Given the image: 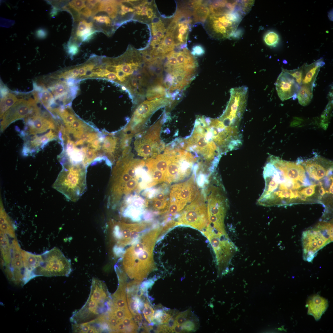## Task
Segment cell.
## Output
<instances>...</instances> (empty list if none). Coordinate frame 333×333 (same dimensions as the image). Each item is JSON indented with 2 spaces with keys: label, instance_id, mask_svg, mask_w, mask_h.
Instances as JSON below:
<instances>
[{
  "label": "cell",
  "instance_id": "obj_1",
  "mask_svg": "<svg viewBox=\"0 0 333 333\" xmlns=\"http://www.w3.org/2000/svg\"><path fill=\"white\" fill-rule=\"evenodd\" d=\"M263 174L265 186L258 204L270 206L302 202L299 191L306 186V182L287 178L269 161L264 167Z\"/></svg>",
  "mask_w": 333,
  "mask_h": 333
},
{
  "label": "cell",
  "instance_id": "obj_2",
  "mask_svg": "<svg viewBox=\"0 0 333 333\" xmlns=\"http://www.w3.org/2000/svg\"><path fill=\"white\" fill-rule=\"evenodd\" d=\"M159 233L157 228L149 231L140 236L125 251L121 261L130 278L142 281L155 269L153 250Z\"/></svg>",
  "mask_w": 333,
  "mask_h": 333
},
{
  "label": "cell",
  "instance_id": "obj_3",
  "mask_svg": "<svg viewBox=\"0 0 333 333\" xmlns=\"http://www.w3.org/2000/svg\"><path fill=\"white\" fill-rule=\"evenodd\" d=\"M112 303V298L105 284L93 278L87 301L81 309L73 312L70 321L72 324H78L94 320L106 314Z\"/></svg>",
  "mask_w": 333,
  "mask_h": 333
},
{
  "label": "cell",
  "instance_id": "obj_4",
  "mask_svg": "<svg viewBox=\"0 0 333 333\" xmlns=\"http://www.w3.org/2000/svg\"><path fill=\"white\" fill-rule=\"evenodd\" d=\"M63 164V169L53 187L68 199L75 202L86 189V167L82 163H74L69 161Z\"/></svg>",
  "mask_w": 333,
  "mask_h": 333
},
{
  "label": "cell",
  "instance_id": "obj_5",
  "mask_svg": "<svg viewBox=\"0 0 333 333\" xmlns=\"http://www.w3.org/2000/svg\"><path fill=\"white\" fill-rule=\"evenodd\" d=\"M333 241V225L322 222L303 232L302 242L303 259L311 262L317 252Z\"/></svg>",
  "mask_w": 333,
  "mask_h": 333
},
{
  "label": "cell",
  "instance_id": "obj_6",
  "mask_svg": "<svg viewBox=\"0 0 333 333\" xmlns=\"http://www.w3.org/2000/svg\"><path fill=\"white\" fill-rule=\"evenodd\" d=\"M243 15L238 10L222 14H210L205 23V29L213 38L227 39L236 30Z\"/></svg>",
  "mask_w": 333,
  "mask_h": 333
},
{
  "label": "cell",
  "instance_id": "obj_7",
  "mask_svg": "<svg viewBox=\"0 0 333 333\" xmlns=\"http://www.w3.org/2000/svg\"><path fill=\"white\" fill-rule=\"evenodd\" d=\"M41 255L42 260L38 270V276L68 277L70 274L71 261L58 248L54 247Z\"/></svg>",
  "mask_w": 333,
  "mask_h": 333
},
{
  "label": "cell",
  "instance_id": "obj_8",
  "mask_svg": "<svg viewBox=\"0 0 333 333\" xmlns=\"http://www.w3.org/2000/svg\"><path fill=\"white\" fill-rule=\"evenodd\" d=\"M248 88L245 86L233 88L226 109L219 119L226 126L239 128L247 104Z\"/></svg>",
  "mask_w": 333,
  "mask_h": 333
},
{
  "label": "cell",
  "instance_id": "obj_9",
  "mask_svg": "<svg viewBox=\"0 0 333 333\" xmlns=\"http://www.w3.org/2000/svg\"><path fill=\"white\" fill-rule=\"evenodd\" d=\"M208 224L207 208L199 193L195 200L185 209L175 225L189 226L201 230L207 227Z\"/></svg>",
  "mask_w": 333,
  "mask_h": 333
},
{
  "label": "cell",
  "instance_id": "obj_10",
  "mask_svg": "<svg viewBox=\"0 0 333 333\" xmlns=\"http://www.w3.org/2000/svg\"><path fill=\"white\" fill-rule=\"evenodd\" d=\"M113 228V236L116 242V251L130 244L140 236L146 228L143 224H126L114 223Z\"/></svg>",
  "mask_w": 333,
  "mask_h": 333
},
{
  "label": "cell",
  "instance_id": "obj_11",
  "mask_svg": "<svg viewBox=\"0 0 333 333\" xmlns=\"http://www.w3.org/2000/svg\"><path fill=\"white\" fill-rule=\"evenodd\" d=\"M202 232L211 245L219 263L223 262L232 257L235 248L229 238L218 236L209 226H207Z\"/></svg>",
  "mask_w": 333,
  "mask_h": 333
},
{
  "label": "cell",
  "instance_id": "obj_12",
  "mask_svg": "<svg viewBox=\"0 0 333 333\" xmlns=\"http://www.w3.org/2000/svg\"><path fill=\"white\" fill-rule=\"evenodd\" d=\"M37 107L35 101L32 98L28 100L22 99L18 100L1 118V130H4L14 121L27 117Z\"/></svg>",
  "mask_w": 333,
  "mask_h": 333
},
{
  "label": "cell",
  "instance_id": "obj_13",
  "mask_svg": "<svg viewBox=\"0 0 333 333\" xmlns=\"http://www.w3.org/2000/svg\"><path fill=\"white\" fill-rule=\"evenodd\" d=\"M193 20L191 17L176 12L167 31L172 34L175 47L187 46V41Z\"/></svg>",
  "mask_w": 333,
  "mask_h": 333
},
{
  "label": "cell",
  "instance_id": "obj_14",
  "mask_svg": "<svg viewBox=\"0 0 333 333\" xmlns=\"http://www.w3.org/2000/svg\"><path fill=\"white\" fill-rule=\"evenodd\" d=\"M168 104V100L162 98L149 101H145L136 109L126 129L128 130L137 129L142 124L148 117L158 108Z\"/></svg>",
  "mask_w": 333,
  "mask_h": 333
},
{
  "label": "cell",
  "instance_id": "obj_15",
  "mask_svg": "<svg viewBox=\"0 0 333 333\" xmlns=\"http://www.w3.org/2000/svg\"><path fill=\"white\" fill-rule=\"evenodd\" d=\"M198 189L194 176L186 182L173 186L171 189L170 201L178 202L184 206L197 197Z\"/></svg>",
  "mask_w": 333,
  "mask_h": 333
},
{
  "label": "cell",
  "instance_id": "obj_16",
  "mask_svg": "<svg viewBox=\"0 0 333 333\" xmlns=\"http://www.w3.org/2000/svg\"><path fill=\"white\" fill-rule=\"evenodd\" d=\"M275 85L278 95L283 101L297 94L301 87L294 78L283 68L277 78Z\"/></svg>",
  "mask_w": 333,
  "mask_h": 333
},
{
  "label": "cell",
  "instance_id": "obj_17",
  "mask_svg": "<svg viewBox=\"0 0 333 333\" xmlns=\"http://www.w3.org/2000/svg\"><path fill=\"white\" fill-rule=\"evenodd\" d=\"M27 117L26 121L29 124V132L31 134L43 133L55 128L53 119L41 115L39 109L34 111L32 115Z\"/></svg>",
  "mask_w": 333,
  "mask_h": 333
},
{
  "label": "cell",
  "instance_id": "obj_18",
  "mask_svg": "<svg viewBox=\"0 0 333 333\" xmlns=\"http://www.w3.org/2000/svg\"><path fill=\"white\" fill-rule=\"evenodd\" d=\"M303 166L311 180L319 181L332 177V168L327 169L317 161H307L303 163Z\"/></svg>",
  "mask_w": 333,
  "mask_h": 333
},
{
  "label": "cell",
  "instance_id": "obj_19",
  "mask_svg": "<svg viewBox=\"0 0 333 333\" xmlns=\"http://www.w3.org/2000/svg\"><path fill=\"white\" fill-rule=\"evenodd\" d=\"M325 64L321 58L310 64H304L302 66V85L313 87L320 67Z\"/></svg>",
  "mask_w": 333,
  "mask_h": 333
},
{
  "label": "cell",
  "instance_id": "obj_20",
  "mask_svg": "<svg viewBox=\"0 0 333 333\" xmlns=\"http://www.w3.org/2000/svg\"><path fill=\"white\" fill-rule=\"evenodd\" d=\"M306 305L308 307V314L318 320L327 309L328 303L325 298L315 295L309 298Z\"/></svg>",
  "mask_w": 333,
  "mask_h": 333
},
{
  "label": "cell",
  "instance_id": "obj_21",
  "mask_svg": "<svg viewBox=\"0 0 333 333\" xmlns=\"http://www.w3.org/2000/svg\"><path fill=\"white\" fill-rule=\"evenodd\" d=\"M34 88L33 94L35 102H40L47 109H50L55 101L52 93L43 84L41 86L34 84Z\"/></svg>",
  "mask_w": 333,
  "mask_h": 333
},
{
  "label": "cell",
  "instance_id": "obj_22",
  "mask_svg": "<svg viewBox=\"0 0 333 333\" xmlns=\"http://www.w3.org/2000/svg\"><path fill=\"white\" fill-rule=\"evenodd\" d=\"M125 290V286H118L117 290L112 295L111 306L113 308L122 310L128 309L126 298Z\"/></svg>",
  "mask_w": 333,
  "mask_h": 333
},
{
  "label": "cell",
  "instance_id": "obj_23",
  "mask_svg": "<svg viewBox=\"0 0 333 333\" xmlns=\"http://www.w3.org/2000/svg\"><path fill=\"white\" fill-rule=\"evenodd\" d=\"M68 86L64 81H56L47 84V87L56 99L64 98L68 93Z\"/></svg>",
  "mask_w": 333,
  "mask_h": 333
},
{
  "label": "cell",
  "instance_id": "obj_24",
  "mask_svg": "<svg viewBox=\"0 0 333 333\" xmlns=\"http://www.w3.org/2000/svg\"><path fill=\"white\" fill-rule=\"evenodd\" d=\"M210 14L209 8L207 2H202L198 5L194 10L192 17L193 21L195 23H204Z\"/></svg>",
  "mask_w": 333,
  "mask_h": 333
},
{
  "label": "cell",
  "instance_id": "obj_25",
  "mask_svg": "<svg viewBox=\"0 0 333 333\" xmlns=\"http://www.w3.org/2000/svg\"><path fill=\"white\" fill-rule=\"evenodd\" d=\"M313 87L306 85H302L297 94V97L299 103L302 106L308 105L313 97Z\"/></svg>",
  "mask_w": 333,
  "mask_h": 333
},
{
  "label": "cell",
  "instance_id": "obj_26",
  "mask_svg": "<svg viewBox=\"0 0 333 333\" xmlns=\"http://www.w3.org/2000/svg\"><path fill=\"white\" fill-rule=\"evenodd\" d=\"M1 97L0 118H1L5 112L18 100L14 94L9 92Z\"/></svg>",
  "mask_w": 333,
  "mask_h": 333
},
{
  "label": "cell",
  "instance_id": "obj_27",
  "mask_svg": "<svg viewBox=\"0 0 333 333\" xmlns=\"http://www.w3.org/2000/svg\"><path fill=\"white\" fill-rule=\"evenodd\" d=\"M99 11H105L111 18H114L117 12V6L115 1H102L100 2L98 8Z\"/></svg>",
  "mask_w": 333,
  "mask_h": 333
},
{
  "label": "cell",
  "instance_id": "obj_28",
  "mask_svg": "<svg viewBox=\"0 0 333 333\" xmlns=\"http://www.w3.org/2000/svg\"><path fill=\"white\" fill-rule=\"evenodd\" d=\"M159 46L163 50L166 54H168L174 49L175 45L171 32L167 31L161 43L159 44Z\"/></svg>",
  "mask_w": 333,
  "mask_h": 333
},
{
  "label": "cell",
  "instance_id": "obj_29",
  "mask_svg": "<svg viewBox=\"0 0 333 333\" xmlns=\"http://www.w3.org/2000/svg\"><path fill=\"white\" fill-rule=\"evenodd\" d=\"M118 140V138L113 136H107L104 138L102 145L103 152L107 155H112L115 150Z\"/></svg>",
  "mask_w": 333,
  "mask_h": 333
},
{
  "label": "cell",
  "instance_id": "obj_30",
  "mask_svg": "<svg viewBox=\"0 0 333 333\" xmlns=\"http://www.w3.org/2000/svg\"><path fill=\"white\" fill-rule=\"evenodd\" d=\"M56 136V132L53 131L51 130L48 132L43 135L39 137L35 138L31 141V145L32 147L38 146L43 143L53 139Z\"/></svg>",
  "mask_w": 333,
  "mask_h": 333
},
{
  "label": "cell",
  "instance_id": "obj_31",
  "mask_svg": "<svg viewBox=\"0 0 333 333\" xmlns=\"http://www.w3.org/2000/svg\"><path fill=\"white\" fill-rule=\"evenodd\" d=\"M279 40L278 35L273 31L267 32L264 37V40L266 44L272 47L276 46L279 43Z\"/></svg>",
  "mask_w": 333,
  "mask_h": 333
},
{
  "label": "cell",
  "instance_id": "obj_32",
  "mask_svg": "<svg viewBox=\"0 0 333 333\" xmlns=\"http://www.w3.org/2000/svg\"><path fill=\"white\" fill-rule=\"evenodd\" d=\"M127 297L128 306L133 315L139 313L138 311L140 310L141 304L138 297L135 296L132 298L128 295H127Z\"/></svg>",
  "mask_w": 333,
  "mask_h": 333
},
{
  "label": "cell",
  "instance_id": "obj_33",
  "mask_svg": "<svg viewBox=\"0 0 333 333\" xmlns=\"http://www.w3.org/2000/svg\"><path fill=\"white\" fill-rule=\"evenodd\" d=\"M148 171L153 180L152 182L149 184V186L165 181L166 178L164 173L155 169L148 170Z\"/></svg>",
  "mask_w": 333,
  "mask_h": 333
},
{
  "label": "cell",
  "instance_id": "obj_34",
  "mask_svg": "<svg viewBox=\"0 0 333 333\" xmlns=\"http://www.w3.org/2000/svg\"><path fill=\"white\" fill-rule=\"evenodd\" d=\"M154 318L161 324H166L168 323L172 317L170 314L158 310L155 312Z\"/></svg>",
  "mask_w": 333,
  "mask_h": 333
},
{
  "label": "cell",
  "instance_id": "obj_35",
  "mask_svg": "<svg viewBox=\"0 0 333 333\" xmlns=\"http://www.w3.org/2000/svg\"><path fill=\"white\" fill-rule=\"evenodd\" d=\"M121 322L125 327L126 332H135L138 329V326L132 319V318L125 317Z\"/></svg>",
  "mask_w": 333,
  "mask_h": 333
},
{
  "label": "cell",
  "instance_id": "obj_36",
  "mask_svg": "<svg viewBox=\"0 0 333 333\" xmlns=\"http://www.w3.org/2000/svg\"><path fill=\"white\" fill-rule=\"evenodd\" d=\"M138 181L135 178L131 179L125 184L122 192L125 195L131 193L137 187Z\"/></svg>",
  "mask_w": 333,
  "mask_h": 333
},
{
  "label": "cell",
  "instance_id": "obj_37",
  "mask_svg": "<svg viewBox=\"0 0 333 333\" xmlns=\"http://www.w3.org/2000/svg\"><path fill=\"white\" fill-rule=\"evenodd\" d=\"M154 311L152 307L148 303H145L143 313L145 319L149 323H150L154 319Z\"/></svg>",
  "mask_w": 333,
  "mask_h": 333
},
{
  "label": "cell",
  "instance_id": "obj_38",
  "mask_svg": "<svg viewBox=\"0 0 333 333\" xmlns=\"http://www.w3.org/2000/svg\"><path fill=\"white\" fill-rule=\"evenodd\" d=\"M284 71L290 74L295 79L297 83L300 86L302 85V66L293 70L284 69Z\"/></svg>",
  "mask_w": 333,
  "mask_h": 333
},
{
  "label": "cell",
  "instance_id": "obj_39",
  "mask_svg": "<svg viewBox=\"0 0 333 333\" xmlns=\"http://www.w3.org/2000/svg\"><path fill=\"white\" fill-rule=\"evenodd\" d=\"M190 313L191 310L188 309L178 314L175 318V324L180 326L183 322L189 318Z\"/></svg>",
  "mask_w": 333,
  "mask_h": 333
},
{
  "label": "cell",
  "instance_id": "obj_40",
  "mask_svg": "<svg viewBox=\"0 0 333 333\" xmlns=\"http://www.w3.org/2000/svg\"><path fill=\"white\" fill-rule=\"evenodd\" d=\"M183 331H191L196 329V325L195 322L189 318L186 320L180 325Z\"/></svg>",
  "mask_w": 333,
  "mask_h": 333
},
{
  "label": "cell",
  "instance_id": "obj_41",
  "mask_svg": "<svg viewBox=\"0 0 333 333\" xmlns=\"http://www.w3.org/2000/svg\"><path fill=\"white\" fill-rule=\"evenodd\" d=\"M69 6L75 10L80 12L83 8L86 7L84 1L83 0H76L70 2Z\"/></svg>",
  "mask_w": 333,
  "mask_h": 333
},
{
  "label": "cell",
  "instance_id": "obj_42",
  "mask_svg": "<svg viewBox=\"0 0 333 333\" xmlns=\"http://www.w3.org/2000/svg\"><path fill=\"white\" fill-rule=\"evenodd\" d=\"M153 206L156 209L158 210L164 209L166 206V200H161L158 199L155 197L153 199Z\"/></svg>",
  "mask_w": 333,
  "mask_h": 333
},
{
  "label": "cell",
  "instance_id": "obj_43",
  "mask_svg": "<svg viewBox=\"0 0 333 333\" xmlns=\"http://www.w3.org/2000/svg\"><path fill=\"white\" fill-rule=\"evenodd\" d=\"M92 23L91 22L88 23L84 20L80 21L78 24L76 35L83 32L88 28H92Z\"/></svg>",
  "mask_w": 333,
  "mask_h": 333
},
{
  "label": "cell",
  "instance_id": "obj_44",
  "mask_svg": "<svg viewBox=\"0 0 333 333\" xmlns=\"http://www.w3.org/2000/svg\"><path fill=\"white\" fill-rule=\"evenodd\" d=\"M191 52L193 56H200L204 53L205 50L202 46L197 44L193 47Z\"/></svg>",
  "mask_w": 333,
  "mask_h": 333
},
{
  "label": "cell",
  "instance_id": "obj_45",
  "mask_svg": "<svg viewBox=\"0 0 333 333\" xmlns=\"http://www.w3.org/2000/svg\"><path fill=\"white\" fill-rule=\"evenodd\" d=\"M116 75L118 80L123 82L125 80V75L121 68V64L116 66Z\"/></svg>",
  "mask_w": 333,
  "mask_h": 333
},
{
  "label": "cell",
  "instance_id": "obj_46",
  "mask_svg": "<svg viewBox=\"0 0 333 333\" xmlns=\"http://www.w3.org/2000/svg\"><path fill=\"white\" fill-rule=\"evenodd\" d=\"M94 19L99 23H105L107 25L110 23V20L108 16H95L94 17Z\"/></svg>",
  "mask_w": 333,
  "mask_h": 333
},
{
  "label": "cell",
  "instance_id": "obj_47",
  "mask_svg": "<svg viewBox=\"0 0 333 333\" xmlns=\"http://www.w3.org/2000/svg\"><path fill=\"white\" fill-rule=\"evenodd\" d=\"M78 46L74 44H70L68 47V52L72 55L76 54L78 52Z\"/></svg>",
  "mask_w": 333,
  "mask_h": 333
},
{
  "label": "cell",
  "instance_id": "obj_48",
  "mask_svg": "<svg viewBox=\"0 0 333 333\" xmlns=\"http://www.w3.org/2000/svg\"><path fill=\"white\" fill-rule=\"evenodd\" d=\"M143 203L141 199L138 198L134 200L132 203V207L139 208L143 206Z\"/></svg>",
  "mask_w": 333,
  "mask_h": 333
},
{
  "label": "cell",
  "instance_id": "obj_49",
  "mask_svg": "<svg viewBox=\"0 0 333 333\" xmlns=\"http://www.w3.org/2000/svg\"><path fill=\"white\" fill-rule=\"evenodd\" d=\"M134 321L136 323H139L142 322V317L139 313H137L133 315Z\"/></svg>",
  "mask_w": 333,
  "mask_h": 333
},
{
  "label": "cell",
  "instance_id": "obj_50",
  "mask_svg": "<svg viewBox=\"0 0 333 333\" xmlns=\"http://www.w3.org/2000/svg\"><path fill=\"white\" fill-rule=\"evenodd\" d=\"M121 10L125 14L129 12H132L134 10L132 8L125 6L123 5H121Z\"/></svg>",
  "mask_w": 333,
  "mask_h": 333
},
{
  "label": "cell",
  "instance_id": "obj_51",
  "mask_svg": "<svg viewBox=\"0 0 333 333\" xmlns=\"http://www.w3.org/2000/svg\"><path fill=\"white\" fill-rule=\"evenodd\" d=\"M130 83L131 85L133 87L135 88V89L136 92V89H138V83L136 78L135 77H133L131 80Z\"/></svg>",
  "mask_w": 333,
  "mask_h": 333
},
{
  "label": "cell",
  "instance_id": "obj_52",
  "mask_svg": "<svg viewBox=\"0 0 333 333\" xmlns=\"http://www.w3.org/2000/svg\"><path fill=\"white\" fill-rule=\"evenodd\" d=\"M95 31L92 30L88 34L81 37L83 41H86L90 39L92 36Z\"/></svg>",
  "mask_w": 333,
  "mask_h": 333
},
{
  "label": "cell",
  "instance_id": "obj_53",
  "mask_svg": "<svg viewBox=\"0 0 333 333\" xmlns=\"http://www.w3.org/2000/svg\"><path fill=\"white\" fill-rule=\"evenodd\" d=\"M156 199L161 200H166V197L164 193L160 192L155 197Z\"/></svg>",
  "mask_w": 333,
  "mask_h": 333
},
{
  "label": "cell",
  "instance_id": "obj_54",
  "mask_svg": "<svg viewBox=\"0 0 333 333\" xmlns=\"http://www.w3.org/2000/svg\"><path fill=\"white\" fill-rule=\"evenodd\" d=\"M106 69L110 72L116 73V66L114 65H108L106 67Z\"/></svg>",
  "mask_w": 333,
  "mask_h": 333
},
{
  "label": "cell",
  "instance_id": "obj_55",
  "mask_svg": "<svg viewBox=\"0 0 333 333\" xmlns=\"http://www.w3.org/2000/svg\"><path fill=\"white\" fill-rule=\"evenodd\" d=\"M86 73L85 66L81 67L79 69V75L80 76H85Z\"/></svg>",
  "mask_w": 333,
  "mask_h": 333
},
{
  "label": "cell",
  "instance_id": "obj_56",
  "mask_svg": "<svg viewBox=\"0 0 333 333\" xmlns=\"http://www.w3.org/2000/svg\"><path fill=\"white\" fill-rule=\"evenodd\" d=\"M108 79L110 80H114L116 78V74L113 72H110L107 76Z\"/></svg>",
  "mask_w": 333,
  "mask_h": 333
},
{
  "label": "cell",
  "instance_id": "obj_57",
  "mask_svg": "<svg viewBox=\"0 0 333 333\" xmlns=\"http://www.w3.org/2000/svg\"><path fill=\"white\" fill-rule=\"evenodd\" d=\"M94 66V65L91 64H89L85 65L86 72L88 71H91L93 69Z\"/></svg>",
  "mask_w": 333,
  "mask_h": 333
},
{
  "label": "cell",
  "instance_id": "obj_58",
  "mask_svg": "<svg viewBox=\"0 0 333 333\" xmlns=\"http://www.w3.org/2000/svg\"><path fill=\"white\" fill-rule=\"evenodd\" d=\"M147 12V16L148 18H150L153 17V10L151 8H148L146 11Z\"/></svg>",
  "mask_w": 333,
  "mask_h": 333
},
{
  "label": "cell",
  "instance_id": "obj_59",
  "mask_svg": "<svg viewBox=\"0 0 333 333\" xmlns=\"http://www.w3.org/2000/svg\"><path fill=\"white\" fill-rule=\"evenodd\" d=\"M100 1V0H88L87 2L94 7L96 4L99 3Z\"/></svg>",
  "mask_w": 333,
  "mask_h": 333
},
{
  "label": "cell",
  "instance_id": "obj_60",
  "mask_svg": "<svg viewBox=\"0 0 333 333\" xmlns=\"http://www.w3.org/2000/svg\"><path fill=\"white\" fill-rule=\"evenodd\" d=\"M135 77L138 80L140 81L141 83H143V76L142 74L140 73L137 74Z\"/></svg>",
  "mask_w": 333,
  "mask_h": 333
},
{
  "label": "cell",
  "instance_id": "obj_61",
  "mask_svg": "<svg viewBox=\"0 0 333 333\" xmlns=\"http://www.w3.org/2000/svg\"><path fill=\"white\" fill-rule=\"evenodd\" d=\"M136 14L139 15H141L143 16L147 15V12L146 11H137L136 12Z\"/></svg>",
  "mask_w": 333,
  "mask_h": 333
},
{
  "label": "cell",
  "instance_id": "obj_62",
  "mask_svg": "<svg viewBox=\"0 0 333 333\" xmlns=\"http://www.w3.org/2000/svg\"><path fill=\"white\" fill-rule=\"evenodd\" d=\"M148 8L147 7L144 6H143V7L141 8V9L140 11H147Z\"/></svg>",
  "mask_w": 333,
  "mask_h": 333
}]
</instances>
